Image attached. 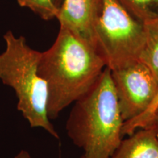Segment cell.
<instances>
[{
    "label": "cell",
    "instance_id": "obj_1",
    "mask_svg": "<svg viewBox=\"0 0 158 158\" xmlns=\"http://www.w3.org/2000/svg\"><path fill=\"white\" fill-rule=\"evenodd\" d=\"M106 68L95 48L60 27L52 46L41 53L38 64V74L48 87L49 119L56 118L88 92Z\"/></svg>",
    "mask_w": 158,
    "mask_h": 158
},
{
    "label": "cell",
    "instance_id": "obj_2",
    "mask_svg": "<svg viewBox=\"0 0 158 158\" xmlns=\"http://www.w3.org/2000/svg\"><path fill=\"white\" fill-rule=\"evenodd\" d=\"M74 103L66 130L84 152L81 158H110L123 139L124 124L110 69L106 67L94 86Z\"/></svg>",
    "mask_w": 158,
    "mask_h": 158
},
{
    "label": "cell",
    "instance_id": "obj_3",
    "mask_svg": "<svg viewBox=\"0 0 158 158\" xmlns=\"http://www.w3.org/2000/svg\"><path fill=\"white\" fill-rule=\"evenodd\" d=\"M4 39L6 48L0 54V79L14 89L18 110L31 127L43 128L58 139L47 114V84L38 74L41 52L30 48L24 37H15L10 31Z\"/></svg>",
    "mask_w": 158,
    "mask_h": 158
},
{
    "label": "cell",
    "instance_id": "obj_4",
    "mask_svg": "<svg viewBox=\"0 0 158 158\" xmlns=\"http://www.w3.org/2000/svg\"><path fill=\"white\" fill-rule=\"evenodd\" d=\"M97 48L111 70L138 60L145 43L144 24L119 0H102L95 28Z\"/></svg>",
    "mask_w": 158,
    "mask_h": 158
},
{
    "label": "cell",
    "instance_id": "obj_5",
    "mask_svg": "<svg viewBox=\"0 0 158 158\" xmlns=\"http://www.w3.org/2000/svg\"><path fill=\"white\" fill-rule=\"evenodd\" d=\"M111 78L124 122L143 114L158 92V81L139 60L111 70Z\"/></svg>",
    "mask_w": 158,
    "mask_h": 158
},
{
    "label": "cell",
    "instance_id": "obj_6",
    "mask_svg": "<svg viewBox=\"0 0 158 158\" xmlns=\"http://www.w3.org/2000/svg\"><path fill=\"white\" fill-rule=\"evenodd\" d=\"M101 3L102 0H64L56 16L60 27L97 51L95 28Z\"/></svg>",
    "mask_w": 158,
    "mask_h": 158
},
{
    "label": "cell",
    "instance_id": "obj_7",
    "mask_svg": "<svg viewBox=\"0 0 158 158\" xmlns=\"http://www.w3.org/2000/svg\"><path fill=\"white\" fill-rule=\"evenodd\" d=\"M110 158H158V138L150 128L138 129L122 140Z\"/></svg>",
    "mask_w": 158,
    "mask_h": 158
},
{
    "label": "cell",
    "instance_id": "obj_8",
    "mask_svg": "<svg viewBox=\"0 0 158 158\" xmlns=\"http://www.w3.org/2000/svg\"><path fill=\"white\" fill-rule=\"evenodd\" d=\"M143 24L145 43L138 60L147 65L158 81V19Z\"/></svg>",
    "mask_w": 158,
    "mask_h": 158
},
{
    "label": "cell",
    "instance_id": "obj_9",
    "mask_svg": "<svg viewBox=\"0 0 158 158\" xmlns=\"http://www.w3.org/2000/svg\"><path fill=\"white\" fill-rule=\"evenodd\" d=\"M136 19L143 23L158 19V0H119Z\"/></svg>",
    "mask_w": 158,
    "mask_h": 158
},
{
    "label": "cell",
    "instance_id": "obj_10",
    "mask_svg": "<svg viewBox=\"0 0 158 158\" xmlns=\"http://www.w3.org/2000/svg\"><path fill=\"white\" fill-rule=\"evenodd\" d=\"M21 7H27L45 20L56 18L59 7L53 0H17Z\"/></svg>",
    "mask_w": 158,
    "mask_h": 158
},
{
    "label": "cell",
    "instance_id": "obj_11",
    "mask_svg": "<svg viewBox=\"0 0 158 158\" xmlns=\"http://www.w3.org/2000/svg\"><path fill=\"white\" fill-rule=\"evenodd\" d=\"M158 108V92L156 94L155 99L143 114L139 116L138 117L133 118L130 121L124 122L122 126V135L124 137V135H132L134 132L141 128L146 127L149 124L154 114Z\"/></svg>",
    "mask_w": 158,
    "mask_h": 158
},
{
    "label": "cell",
    "instance_id": "obj_12",
    "mask_svg": "<svg viewBox=\"0 0 158 158\" xmlns=\"http://www.w3.org/2000/svg\"><path fill=\"white\" fill-rule=\"evenodd\" d=\"M146 127L150 128L155 133L157 138H158V108L156 110L153 116L152 117L151 120H150L149 124H148V125Z\"/></svg>",
    "mask_w": 158,
    "mask_h": 158
},
{
    "label": "cell",
    "instance_id": "obj_13",
    "mask_svg": "<svg viewBox=\"0 0 158 158\" xmlns=\"http://www.w3.org/2000/svg\"><path fill=\"white\" fill-rule=\"evenodd\" d=\"M15 158H31V156L28 152L25 150H21L18 155L15 156Z\"/></svg>",
    "mask_w": 158,
    "mask_h": 158
}]
</instances>
